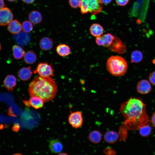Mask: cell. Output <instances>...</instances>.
<instances>
[{
	"mask_svg": "<svg viewBox=\"0 0 155 155\" xmlns=\"http://www.w3.org/2000/svg\"><path fill=\"white\" fill-rule=\"evenodd\" d=\"M120 111L125 119V126L129 130L139 129L149 121L146 105L140 98H130L121 104Z\"/></svg>",
	"mask_w": 155,
	"mask_h": 155,
	"instance_id": "obj_1",
	"label": "cell"
},
{
	"mask_svg": "<svg viewBox=\"0 0 155 155\" xmlns=\"http://www.w3.org/2000/svg\"><path fill=\"white\" fill-rule=\"evenodd\" d=\"M28 91L30 97H39L46 102L52 100L55 96L57 86L55 81L51 77L39 76L29 84Z\"/></svg>",
	"mask_w": 155,
	"mask_h": 155,
	"instance_id": "obj_2",
	"label": "cell"
},
{
	"mask_svg": "<svg viewBox=\"0 0 155 155\" xmlns=\"http://www.w3.org/2000/svg\"><path fill=\"white\" fill-rule=\"evenodd\" d=\"M106 68L109 73L113 76L121 77L127 72L128 64L125 59L118 55H112L108 59Z\"/></svg>",
	"mask_w": 155,
	"mask_h": 155,
	"instance_id": "obj_3",
	"label": "cell"
},
{
	"mask_svg": "<svg viewBox=\"0 0 155 155\" xmlns=\"http://www.w3.org/2000/svg\"><path fill=\"white\" fill-rule=\"evenodd\" d=\"M80 8L82 14L89 12L94 15L101 11L103 5L100 0H82Z\"/></svg>",
	"mask_w": 155,
	"mask_h": 155,
	"instance_id": "obj_4",
	"label": "cell"
},
{
	"mask_svg": "<svg viewBox=\"0 0 155 155\" xmlns=\"http://www.w3.org/2000/svg\"><path fill=\"white\" fill-rule=\"evenodd\" d=\"M149 0H138L134 3L131 12L133 16H136L140 13V17L143 20L145 18Z\"/></svg>",
	"mask_w": 155,
	"mask_h": 155,
	"instance_id": "obj_5",
	"label": "cell"
},
{
	"mask_svg": "<svg viewBox=\"0 0 155 155\" xmlns=\"http://www.w3.org/2000/svg\"><path fill=\"white\" fill-rule=\"evenodd\" d=\"M34 73H38L43 77H51L54 76V71L51 64L47 62H40L36 69L33 71Z\"/></svg>",
	"mask_w": 155,
	"mask_h": 155,
	"instance_id": "obj_6",
	"label": "cell"
},
{
	"mask_svg": "<svg viewBox=\"0 0 155 155\" xmlns=\"http://www.w3.org/2000/svg\"><path fill=\"white\" fill-rule=\"evenodd\" d=\"M68 121L73 128L77 129L83 124V119L82 113L80 111H76L71 113L68 118Z\"/></svg>",
	"mask_w": 155,
	"mask_h": 155,
	"instance_id": "obj_7",
	"label": "cell"
},
{
	"mask_svg": "<svg viewBox=\"0 0 155 155\" xmlns=\"http://www.w3.org/2000/svg\"><path fill=\"white\" fill-rule=\"evenodd\" d=\"M111 51L119 54H123L126 51V47L119 38L115 36L111 44L108 47Z\"/></svg>",
	"mask_w": 155,
	"mask_h": 155,
	"instance_id": "obj_8",
	"label": "cell"
},
{
	"mask_svg": "<svg viewBox=\"0 0 155 155\" xmlns=\"http://www.w3.org/2000/svg\"><path fill=\"white\" fill-rule=\"evenodd\" d=\"M13 13L9 8L4 7L0 9V26H5L13 20Z\"/></svg>",
	"mask_w": 155,
	"mask_h": 155,
	"instance_id": "obj_9",
	"label": "cell"
},
{
	"mask_svg": "<svg viewBox=\"0 0 155 155\" xmlns=\"http://www.w3.org/2000/svg\"><path fill=\"white\" fill-rule=\"evenodd\" d=\"M115 36L108 33L96 37L95 41L98 46L108 47L112 42Z\"/></svg>",
	"mask_w": 155,
	"mask_h": 155,
	"instance_id": "obj_10",
	"label": "cell"
},
{
	"mask_svg": "<svg viewBox=\"0 0 155 155\" xmlns=\"http://www.w3.org/2000/svg\"><path fill=\"white\" fill-rule=\"evenodd\" d=\"M136 89L139 93L145 94L149 93L151 91L152 86L150 82L146 80H142L137 83Z\"/></svg>",
	"mask_w": 155,
	"mask_h": 155,
	"instance_id": "obj_11",
	"label": "cell"
},
{
	"mask_svg": "<svg viewBox=\"0 0 155 155\" xmlns=\"http://www.w3.org/2000/svg\"><path fill=\"white\" fill-rule=\"evenodd\" d=\"M17 83L16 77L12 75H7L3 81L4 87L8 91H12Z\"/></svg>",
	"mask_w": 155,
	"mask_h": 155,
	"instance_id": "obj_12",
	"label": "cell"
},
{
	"mask_svg": "<svg viewBox=\"0 0 155 155\" xmlns=\"http://www.w3.org/2000/svg\"><path fill=\"white\" fill-rule=\"evenodd\" d=\"M7 28L10 33L13 34H17L22 30V24L17 20H12L8 24Z\"/></svg>",
	"mask_w": 155,
	"mask_h": 155,
	"instance_id": "obj_13",
	"label": "cell"
},
{
	"mask_svg": "<svg viewBox=\"0 0 155 155\" xmlns=\"http://www.w3.org/2000/svg\"><path fill=\"white\" fill-rule=\"evenodd\" d=\"M32 72L31 67H24L21 68L18 72V76L22 81H26L29 80L32 76Z\"/></svg>",
	"mask_w": 155,
	"mask_h": 155,
	"instance_id": "obj_14",
	"label": "cell"
},
{
	"mask_svg": "<svg viewBox=\"0 0 155 155\" xmlns=\"http://www.w3.org/2000/svg\"><path fill=\"white\" fill-rule=\"evenodd\" d=\"M16 42L19 45L25 46L29 42L30 39V36L28 33L24 32H20L15 36Z\"/></svg>",
	"mask_w": 155,
	"mask_h": 155,
	"instance_id": "obj_15",
	"label": "cell"
},
{
	"mask_svg": "<svg viewBox=\"0 0 155 155\" xmlns=\"http://www.w3.org/2000/svg\"><path fill=\"white\" fill-rule=\"evenodd\" d=\"M119 138V135L115 131L110 130L106 131L104 134V139L107 143L113 144L116 142Z\"/></svg>",
	"mask_w": 155,
	"mask_h": 155,
	"instance_id": "obj_16",
	"label": "cell"
},
{
	"mask_svg": "<svg viewBox=\"0 0 155 155\" xmlns=\"http://www.w3.org/2000/svg\"><path fill=\"white\" fill-rule=\"evenodd\" d=\"M53 44V40L49 37H44L40 40L39 44L40 49L43 51H47L51 50Z\"/></svg>",
	"mask_w": 155,
	"mask_h": 155,
	"instance_id": "obj_17",
	"label": "cell"
},
{
	"mask_svg": "<svg viewBox=\"0 0 155 155\" xmlns=\"http://www.w3.org/2000/svg\"><path fill=\"white\" fill-rule=\"evenodd\" d=\"M28 19L33 24H40L42 20V16L41 13L36 10H33L28 15Z\"/></svg>",
	"mask_w": 155,
	"mask_h": 155,
	"instance_id": "obj_18",
	"label": "cell"
},
{
	"mask_svg": "<svg viewBox=\"0 0 155 155\" xmlns=\"http://www.w3.org/2000/svg\"><path fill=\"white\" fill-rule=\"evenodd\" d=\"M90 31L92 36L96 37L102 35L104 29L100 24L97 23H94L91 26L90 28Z\"/></svg>",
	"mask_w": 155,
	"mask_h": 155,
	"instance_id": "obj_19",
	"label": "cell"
},
{
	"mask_svg": "<svg viewBox=\"0 0 155 155\" xmlns=\"http://www.w3.org/2000/svg\"><path fill=\"white\" fill-rule=\"evenodd\" d=\"M56 51L60 56L62 57L69 55L71 52V49L69 46L64 44L58 45L56 47Z\"/></svg>",
	"mask_w": 155,
	"mask_h": 155,
	"instance_id": "obj_20",
	"label": "cell"
},
{
	"mask_svg": "<svg viewBox=\"0 0 155 155\" xmlns=\"http://www.w3.org/2000/svg\"><path fill=\"white\" fill-rule=\"evenodd\" d=\"M49 147L52 152L55 153L61 152L63 148L62 143L57 139L52 140L49 143Z\"/></svg>",
	"mask_w": 155,
	"mask_h": 155,
	"instance_id": "obj_21",
	"label": "cell"
},
{
	"mask_svg": "<svg viewBox=\"0 0 155 155\" xmlns=\"http://www.w3.org/2000/svg\"><path fill=\"white\" fill-rule=\"evenodd\" d=\"M44 102L41 98L37 96L31 97L29 101L30 105L36 109L42 108L43 106Z\"/></svg>",
	"mask_w": 155,
	"mask_h": 155,
	"instance_id": "obj_22",
	"label": "cell"
},
{
	"mask_svg": "<svg viewBox=\"0 0 155 155\" xmlns=\"http://www.w3.org/2000/svg\"><path fill=\"white\" fill-rule=\"evenodd\" d=\"M13 55L14 58L16 60L21 59L25 54L23 49L20 45L15 44L12 47Z\"/></svg>",
	"mask_w": 155,
	"mask_h": 155,
	"instance_id": "obj_23",
	"label": "cell"
},
{
	"mask_svg": "<svg viewBox=\"0 0 155 155\" xmlns=\"http://www.w3.org/2000/svg\"><path fill=\"white\" fill-rule=\"evenodd\" d=\"M37 56L36 53L33 51H28L24 57V62L27 64H32L36 62Z\"/></svg>",
	"mask_w": 155,
	"mask_h": 155,
	"instance_id": "obj_24",
	"label": "cell"
},
{
	"mask_svg": "<svg viewBox=\"0 0 155 155\" xmlns=\"http://www.w3.org/2000/svg\"><path fill=\"white\" fill-rule=\"evenodd\" d=\"M88 136L89 141L94 144L99 143L102 138L101 132L97 130H94L91 131L89 133Z\"/></svg>",
	"mask_w": 155,
	"mask_h": 155,
	"instance_id": "obj_25",
	"label": "cell"
},
{
	"mask_svg": "<svg viewBox=\"0 0 155 155\" xmlns=\"http://www.w3.org/2000/svg\"><path fill=\"white\" fill-rule=\"evenodd\" d=\"M143 55L142 52L138 50L133 51L131 55V61L132 63H137L142 61Z\"/></svg>",
	"mask_w": 155,
	"mask_h": 155,
	"instance_id": "obj_26",
	"label": "cell"
},
{
	"mask_svg": "<svg viewBox=\"0 0 155 155\" xmlns=\"http://www.w3.org/2000/svg\"><path fill=\"white\" fill-rule=\"evenodd\" d=\"M152 129L151 126L148 124L142 126L139 129V133L143 137H147L151 134Z\"/></svg>",
	"mask_w": 155,
	"mask_h": 155,
	"instance_id": "obj_27",
	"label": "cell"
},
{
	"mask_svg": "<svg viewBox=\"0 0 155 155\" xmlns=\"http://www.w3.org/2000/svg\"><path fill=\"white\" fill-rule=\"evenodd\" d=\"M23 32L28 33L31 32L33 29V24L29 20L24 21L22 24Z\"/></svg>",
	"mask_w": 155,
	"mask_h": 155,
	"instance_id": "obj_28",
	"label": "cell"
},
{
	"mask_svg": "<svg viewBox=\"0 0 155 155\" xmlns=\"http://www.w3.org/2000/svg\"><path fill=\"white\" fill-rule=\"evenodd\" d=\"M82 0H69V3L70 6L74 8L80 7Z\"/></svg>",
	"mask_w": 155,
	"mask_h": 155,
	"instance_id": "obj_29",
	"label": "cell"
},
{
	"mask_svg": "<svg viewBox=\"0 0 155 155\" xmlns=\"http://www.w3.org/2000/svg\"><path fill=\"white\" fill-rule=\"evenodd\" d=\"M149 79L151 84L155 85V71L152 72L150 74Z\"/></svg>",
	"mask_w": 155,
	"mask_h": 155,
	"instance_id": "obj_30",
	"label": "cell"
},
{
	"mask_svg": "<svg viewBox=\"0 0 155 155\" xmlns=\"http://www.w3.org/2000/svg\"><path fill=\"white\" fill-rule=\"evenodd\" d=\"M117 4L121 6L126 5L129 1V0H115Z\"/></svg>",
	"mask_w": 155,
	"mask_h": 155,
	"instance_id": "obj_31",
	"label": "cell"
},
{
	"mask_svg": "<svg viewBox=\"0 0 155 155\" xmlns=\"http://www.w3.org/2000/svg\"><path fill=\"white\" fill-rule=\"evenodd\" d=\"M151 121L152 125L155 127V112L152 115Z\"/></svg>",
	"mask_w": 155,
	"mask_h": 155,
	"instance_id": "obj_32",
	"label": "cell"
},
{
	"mask_svg": "<svg viewBox=\"0 0 155 155\" xmlns=\"http://www.w3.org/2000/svg\"><path fill=\"white\" fill-rule=\"evenodd\" d=\"M36 0H22L24 3L28 4H31L33 3Z\"/></svg>",
	"mask_w": 155,
	"mask_h": 155,
	"instance_id": "obj_33",
	"label": "cell"
},
{
	"mask_svg": "<svg viewBox=\"0 0 155 155\" xmlns=\"http://www.w3.org/2000/svg\"><path fill=\"white\" fill-rule=\"evenodd\" d=\"M102 4L107 5L112 0H100Z\"/></svg>",
	"mask_w": 155,
	"mask_h": 155,
	"instance_id": "obj_34",
	"label": "cell"
},
{
	"mask_svg": "<svg viewBox=\"0 0 155 155\" xmlns=\"http://www.w3.org/2000/svg\"><path fill=\"white\" fill-rule=\"evenodd\" d=\"M5 5L4 0H0V9L4 7Z\"/></svg>",
	"mask_w": 155,
	"mask_h": 155,
	"instance_id": "obj_35",
	"label": "cell"
},
{
	"mask_svg": "<svg viewBox=\"0 0 155 155\" xmlns=\"http://www.w3.org/2000/svg\"><path fill=\"white\" fill-rule=\"evenodd\" d=\"M57 155H68L65 153H60L57 154Z\"/></svg>",
	"mask_w": 155,
	"mask_h": 155,
	"instance_id": "obj_36",
	"label": "cell"
},
{
	"mask_svg": "<svg viewBox=\"0 0 155 155\" xmlns=\"http://www.w3.org/2000/svg\"><path fill=\"white\" fill-rule=\"evenodd\" d=\"M7 0L9 2H14L16 1L17 0Z\"/></svg>",
	"mask_w": 155,
	"mask_h": 155,
	"instance_id": "obj_37",
	"label": "cell"
},
{
	"mask_svg": "<svg viewBox=\"0 0 155 155\" xmlns=\"http://www.w3.org/2000/svg\"><path fill=\"white\" fill-rule=\"evenodd\" d=\"M12 155H22V154H20V153H16V154H14Z\"/></svg>",
	"mask_w": 155,
	"mask_h": 155,
	"instance_id": "obj_38",
	"label": "cell"
},
{
	"mask_svg": "<svg viewBox=\"0 0 155 155\" xmlns=\"http://www.w3.org/2000/svg\"><path fill=\"white\" fill-rule=\"evenodd\" d=\"M1 45L0 43V51H1Z\"/></svg>",
	"mask_w": 155,
	"mask_h": 155,
	"instance_id": "obj_39",
	"label": "cell"
}]
</instances>
